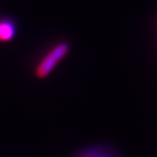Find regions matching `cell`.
Wrapping results in <instances>:
<instances>
[{"label": "cell", "mask_w": 157, "mask_h": 157, "mask_svg": "<svg viewBox=\"0 0 157 157\" xmlns=\"http://www.w3.org/2000/svg\"><path fill=\"white\" fill-rule=\"evenodd\" d=\"M14 25L9 21H0V40L8 42L14 36Z\"/></svg>", "instance_id": "cell-3"}, {"label": "cell", "mask_w": 157, "mask_h": 157, "mask_svg": "<svg viewBox=\"0 0 157 157\" xmlns=\"http://www.w3.org/2000/svg\"><path fill=\"white\" fill-rule=\"evenodd\" d=\"M78 157H116L110 148H106L104 146H95L87 148L78 154Z\"/></svg>", "instance_id": "cell-2"}, {"label": "cell", "mask_w": 157, "mask_h": 157, "mask_svg": "<svg viewBox=\"0 0 157 157\" xmlns=\"http://www.w3.org/2000/svg\"><path fill=\"white\" fill-rule=\"evenodd\" d=\"M69 45L67 43H59L54 48L40 60L36 67L35 73L39 78H44L50 74V72L55 69V67L61 61L69 52Z\"/></svg>", "instance_id": "cell-1"}]
</instances>
